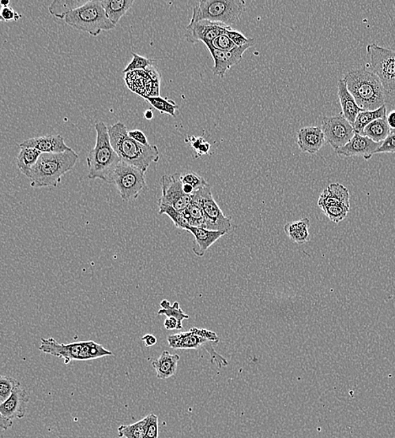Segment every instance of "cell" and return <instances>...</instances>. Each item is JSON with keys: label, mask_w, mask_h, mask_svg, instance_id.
Listing matches in <instances>:
<instances>
[{"label": "cell", "mask_w": 395, "mask_h": 438, "mask_svg": "<svg viewBox=\"0 0 395 438\" xmlns=\"http://www.w3.org/2000/svg\"><path fill=\"white\" fill-rule=\"evenodd\" d=\"M19 386H21L20 382L14 377H0V404L8 399L13 394L14 389Z\"/></svg>", "instance_id": "e575fe53"}, {"label": "cell", "mask_w": 395, "mask_h": 438, "mask_svg": "<svg viewBox=\"0 0 395 438\" xmlns=\"http://www.w3.org/2000/svg\"><path fill=\"white\" fill-rule=\"evenodd\" d=\"M145 72L149 73V76L151 78L153 82H156L158 85L160 84L161 78L160 74L158 73L156 69H153V66L147 67Z\"/></svg>", "instance_id": "bcb514c9"}, {"label": "cell", "mask_w": 395, "mask_h": 438, "mask_svg": "<svg viewBox=\"0 0 395 438\" xmlns=\"http://www.w3.org/2000/svg\"><path fill=\"white\" fill-rule=\"evenodd\" d=\"M343 80L363 111H375L385 106V89L374 73L366 69L352 70Z\"/></svg>", "instance_id": "277c9868"}, {"label": "cell", "mask_w": 395, "mask_h": 438, "mask_svg": "<svg viewBox=\"0 0 395 438\" xmlns=\"http://www.w3.org/2000/svg\"><path fill=\"white\" fill-rule=\"evenodd\" d=\"M382 143H376L370 138L355 133L351 141L344 147L336 151L338 155L345 157H363L365 160H370L375 155Z\"/></svg>", "instance_id": "2e32d148"}, {"label": "cell", "mask_w": 395, "mask_h": 438, "mask_svg": "<svg viewBox=\"0 0 395 438\" xmlns=\"http://www.w3.org/2000/svg\"><path fill=\"white\" fill-rule=\"evenodd\" d=\"M372 73L387 91H395V50L371 43L367 47Z\"/></svg>", "instance_id": "30bf717a"}, {"label": "cell", "mask_w": 395, "mask_h": 438, "mask_svg": "<svg viewBox=\"0 0 395 438\" xmlns=\"http://www.w3.org/2000/svg\"><path fill=\"white\" fill-rule=\"evenodd\" d=\"M318 206L321 209L334 206H350V193L347 187L339 183H332L323 190L318 200Z\"/></svg>", "instance_id": "ffe728a7"}, {"label": "cell", "mask_w": 395, "mask_h": 438, "mask_svg": "<svg viewBox=\"0 0 395 438\" xmlns=\"http://www.w3.org/2000/svg\"><path fill=\"white\" fill-rule=\"evenodd\" d=\"M386 117V105L378 108V110L361 111L360 113L357 115L354 124L352 125L355 133L362 135L364 129H366V127L370 125V123L376 121V120L385 118Z\"/></svg>", "instance_id": "83f0119b"}, {"label": "cell", "mask_w": 395, "mask_h": 438, "mask_svg": "<svg viewBox=\"0 0 395 438\" xmlns=\"http://www.w3.org/2000/svg\"><path fill=\"white\" fill-rule=\"evenodd\" d=\"M231 26L210 21L190 22L187 25L185 39L188 43L202 42L206 47H212V43L217 37L224 35Z\"/></svg>", "instance_id": "5bb4252c"}, {"label": "cell", "mask_w": 395, "mask_h": 438, "mask_svg": "<svg viewBox=\"0 0 395 438\" xmlns=\"http://www.w3.org/2000/svg\"><path fill=\"white\" fill-rule=\"evenodd\" d=\"M78 160V153L73 149L63 153H41L30 173L31 186L33 188L58 186L63 175L73 170Z\"/></svg>", "instance_id": "7a4b0ae2"}, {"label": "cell", "mask_w": 395, "mask_h": 438, "mask_svg": "<svg viewBox=\"0 0 395 438\" xmlns=\"http://www.w3.org/2000/svg\"><path fill=\"white\" fill-rule=\"evenodd\" d=\"M10 3V0H1V1H0V5H1L3 7H9Z\"/></svg>", "instance_id": "816d5d0a"}, {"label": "cell", "mask_w": 395, "mask_h": 438, "mask_svg": "<svg viewBox=\"0 0 395 438\" xmlns=\"http://www.w3.org/2000/svg\"><path fill=\"white\" fill-rule=\"evenodd\" d=\"M66 24L92 36L103 31H110L116 25L109 20L100 0H90L85 6L70 12L65 19Z\"/></svg>", "instance_id": "ba28073f"}, {"label": "cell", "mask_w": 395, "mask_h": 438, "mask_svg": "<svg viewBox=\"0 0 395 438\" xmlns=\"http://www.w3.org/2000/svg\"><path fill=\"white\" fill-rule=\"evenodd\" d=\"M235 47H237L235 44L232 42L231 39H229L226 34H224V35L217 37V39L213 41L212 47L209 48V50H211V48H215V50H217L229 51L234 50Z\"/></svg>", "instance_id": "ab89813d"}, {"label": "cell", "mask_w": 395, "mask_h": 438, "mask_svg": "<svg viewBox=\"0 0 395 438\" xmlns=\"http://www.w3.org/2000/svg\"><path fill=\"white\" fill-rule=\"evenodd\" d=\"M338 97L340 100L342 115L352 125L354 124L357 115L363 110L361 109L354 97L348 91L344 80L338 81Z\"/></svg>", "instance_id": "7402d4cb"}, {"label": "cell", "mask_w": 395, "mask_h": 438, "mask_svg": "<svg viewBox=\"0 0 395 438\" xmlns=\"http://www.w3.org/2000/svg\"><path fill=\"white\" fill-rule=\"evenodd\" d=\"M129 135L131 138H133L134 140L138 142L139 144L145 146L150 145L146 135L140 130L129 131Z\"/></svg>", "instance_id": "ee69618b"}, {"label": "cell", "mask_w": 395, "mask_h": 438, "mask_svg": "<svg viewBox=\"0 0 395 438\" xmlns=\"http://www.w3.org/2000/svg\"><path fill=\"white\" fill-rule=\"evenodd\" d=\"M162 196L158 204L171 206L183 212L193 201V196L184 193L182 174L164 175L160 179Z\"/></svg>", "instance_id": "7c38bea8"}, {"label": "cell", "mask_w": 395, "mask_h": 438, "mask_svg": "<svg viewBox=\"0 0 395 438\" xmlns=\"http://www.w3.org/2000/svg\"><path fill=\"white\" fill-rule=\"evenodd\" d=\"M108 132L112 147L123 162L140 168L146 173L151 163L160 160L157 146H145L134 140L122 122H118L109 127Z\"/></svg>", "instance_id": "6da1fadb"}, {"label": "cell", "mask_w": 395, "mask_h": 438, "mask_svg": "<svg viewBox=\"0 0 395 438\" xmlns=\"http://www.w3.org/2000/svg\"><path fill=\"white\" fill-rule=\"evenodd\" d=\"M86 0H54L49 6V12L58 19H65L72 11L85 6Z\"/></svg>", "instance_id": "4316f807"}, {"label": "cell", "mask_w": 395, "mask_h": 438, "mask_svg": "<svg viewBox=\"0 0 395 438\" xmlns=\"http://www.w3.org/2000/svg\"><path fill=\"white\" fill-rule=\"evenodd\" d=\"M298 143L301 151L315 155L325 143L321 127H306L298 131Z\"/></svg>", "instance_id": "d6986e66"}, {"label": "cell", "mask_w": 395, "mask_h": 438, "mask_svg": "<svg viewBox=\"0 0 395 438\" xmlns=\"http://www.w3.org/2000/svg\"><path fill=\"white\" fill-rule=\"evenodd\" d=\"M41 153L32 148H21L17 157V166L26 177H30L32 168L36 166Z\"/></svg>", "instance_id": "484cf974"}, {"label": "cell", "mask_w": 395, "mask_h": 438, "mask_svg": "<svg viewBox=\"0 0 395 438\" xmlns=\"http://www.w3.org/2000/svg\"><path fill=\"white\" fill-rule=\"evenodd\" d=\"M141 340L145 343L147 347H153L157 344V338L151 334H147L142 337Z\"/></svg>", "instance_id": "c3c4849f"}, {"label": "cell", "mask_w": 395, "mask_h": 438, "mask_svg": "<svg viewBox=\"0 0 395 438\" xmlns=\"http://www.w3.org/2000/svg\"><path fill=\"white\" fill-rule=\"evenodd\" d=\"M187 231L194 236L195 243L193 252L195 256L199 257L204 256L205 253L208 252V250L214 243H216L218 239L227 234L226 232L210 230L208 228L195 227H190Z\"/></svg>", "instance_id": "44dd1931"}, {"label": "cell", "mask_w": 395, "mask_h": 438, "mask_svg": "<svg viewBox=\"0 0 395 438\" xmlns=\"http://www.w3.org/2000/svg\"><path fill=\"white\" fill-rule=\"evenodd\" d=\"M182 182L183 184L193 186L195 192L201 189L202 187L209 185L204 178L195 173V172H187V173L182 174Z\"/></svg>", "instance_id": "f35d334b"}, {"label": "cell", "mask_w": 395, "mask_h": 438, "mask_svg": "<svg viewBox=\"0 0 395 438\" xmlns=\"http://www.w3.org/2000/svg\"><path fill=\"white\" fill-rule=\"evenodd\" d=\"M160 305L161 309L158 311V316L175 318V319L178 320L182 327H183V320H188L190 318L188 314L184 313L178 302H175L174 305H171L169 301L167 300V299H164V300L160 302Z\"/></svg>", "instance_id": "4dcf8cb0"}, {"label": "cell", "mask_w": 395, "mask_h": 438, "mask_svg": "<svg viewBox=\"0 0 395 438\" xmlns=\"http://www.w3.org/2000/svg\"><path fill=\"white\" fill-rule=\"evenodd\" d=\"M158 206H159L160 215H167L169 218L172 220V222L174 223L175 226L179 228V230L187 231L188 228L191 227L189 222H188L183 212L176 211L175 208H173L169 205L158 204Z\"/></svg>", "instance_id": "1f68e13d"}, {"label": "cell", "mask_w": 395, "mask_h": 438, "mask_svg": "<svg viewBox=\"0 0 395 438\" xmlns=\"http://www.w3.org/2000/svg\"><path fill=\"white\" fill-rule=\"evenodd\" d=\"M391 133H395V131H391Z\"/></svg>", "instance_id": "f5cc1de1"}, {"label": "cell", "mask_w": 395, "mask_h": 438, "mask_svg": "<svg viewBox=\"0 0 395 438\" xmlns=\"http://www.w3.org/2000/svg\"><path fill=\"white\" fill-rule=\"evenodd\" d=\"M191 227L206 228L205 217L202 208L198 201L193 198V201L183 212Z\"/></svg>", "instance_id": "f546056e"}, {"label": "cell", "mask_w": 395, "mask_h": 438, "mask_svg": "<svg viewBox=\"0 0 395 438\" xmlns=\"http://www.w3.org/2000/svg\"><path fill=\"white\" fill-rule=\"evenodd\" d=\"M133 59L130 62L129 65L126 67V69L123 70L124 74L134 72L136 70H145L147 67L152 66L153 59L147 58L142 57V56L134 54L133 52Z\"/></svg>", "instance_id": "74e56055"}, {"label": "cell", "mask_w": 395, "mask_h": 438, "mask_svg": "<svg viewBox=\"0 0 395 438\" xmlns=\"http://www.w3.org/2000/svg\"><path fill=\"white\" fill-rule=\"evenodd\" d=\"M144 435L142 438H159V417L156 414L150 413L144 418Z\"/></svg>", "instance_id": "d590c367"}, {"label": "cell", "mask_w": 395, "mask_h": 438, "mask_svg": "<svg viewBox=\"0 0 395 438\" xmlns=\"http://www.w3.org/2000/svg\"><path fill=\"white\" fill-rule=\"evenodd\" d=\"M226 35L231 39L232 42L235 44L236 47H244L247 44L254 43V39H247V37L244 36L242 32L235 31V30H233L232 28L228 29V31L226 32Z\"/></svg>", "instance_id": "60d3db41"}, {"label": "cell", "mask_w": 395, "mask_h": 438, "mask_svg": "<svg viewBox=\"0 0 395 438\" xmlns=\"http://www.w3.org/2000/svg\"><path fill=\"white\" fill-rule=\"evenodd\" d=\"M145 175L140 168L121 161L112 175L111 184L116 186L124 201L136 200L147 187Z\"/></svg>", "instance_id": "9c48e42d"}, {"label": "cell", "mask_w": 395, "mask_h": 438, "mask_svg": "<svg viewBox=\"0 0 395 438\" xmlns=\"http://www.w3.org/2000/svg\"><path fill=\"white\" fill-rule=\"evenodd\" d=\"M100 2L109 20L116 25L133 6L134 0H100Z\"/></svg>", "instance_id": "cb8c5ba5"}, {"label": "cell", "mask_w": 395, "mask_h": 438, "mask_svg": "<svg viewBox=\"0 0 395 438\" xmlns=\"http://www.w3.org/2000/svg\"><path fill=\"white\" fill-rule=\"evenodd\" d=\"M145 99L161 114H168L173 118L175 117V111L178 110L179 107L174 101L162 98L160 96L147 97Z\"/></svg>", "instance_id": "d6a6232c"}, {"label": "cell", "mask_w": 395, "mask_h": 438, "mask_svg": "<svg viewBox=\"0 0 395 438\" xmlns=\"http://www.w3.org/2000/svg\"><path fill=\"white\" fill-rule=\"evenodd\" d=\"M96 146L86 156L88 166V178L103 179L111 184L112 175L121 159L111 144L108 127L103 122H96Z\"/></svg>", "instance_id": "3957f363"}, {"label": "cell", "mask_w": 395, "mask_h": 438, "mask_svg": "<svg viewBox=\"0 0 395 438\" xmlns=\"http://www.w3.org/2000/svg\"><path fill=\"white\" fill-rule=\"evenodd\" d=\"M254 43L246 45L244 47H237L234 50L229 51H222L211 48L210 54L214 61L213 72L215 76L224 78L226 73L231 69L233 66L239 65L243 58V54L250 47L253 46Z\"/></svg>", "instance_id": "9a60e30c"}, {"label": "cell", "mask_w": 395, "mask_h": 438, "mask_svg": "<svg viewBox=\"0 0 395 438\" xmlns=\"http://www.w3.org/2000/svg\"><path fill=\"white\" fill-rule=\"evenodd\" d=\"M244 10V0H202L194 7L191 22L210 21L231 26L240 20Z\"/></svg>", "instance_id": "52a82bcc"}, {"label": "cell", "mask_w": 395, "mask_h": 438, "mask_svg": "<svg viewBox=\"0 0 395 438\" xmlns=\"http://www.w3.org/2000/svg\"><path fill=\"white\" fill-rule=\"evenodd\" d=\"M43 353L62 358L65 364L73 361H90L113 355L111 351L92 340L73 343H59L54 338H41L39 347Z\"/></svg>", "instance_id": "5b68a950"}, {"label": "cell", "mask_w": 395, "mask_h": 438, "mask_svg": "<svg viewBox=\"0 0 395 438\" xmlns=\"http://www.w3.org/2000/svg\"><path fill=\"white\" fill-rule=\"evenodd\" d=\"M13 426V420L12 419H10L8 417H3V415H0V428L3 430H9Z\"/></svg>", "instance_id": "7dc6e473"}, {"label": "cell", "mask_w": 395, "mask_h": 438, "mask_svg": "<svg viewBox=\"0 0 395 438\" xmlns=\"http://www.w3.org/2000/svg\"><path fill=\"white\" fill-rule=\"evenodd\" d=\"M387 122L391 131H395V110L390 111L387 114Z\"/></svg>", "instance_id": "681fc988"}, {"label": "cell", "mask_w": 395, "mask_h": 438, "mask_svg": "<svg viewBox=\"0 0 395 438\" xmlns=\"http://www.w3.org/2000/svg\"><path fill=\"white\" fill-rule=\"evenodd\" d=\"M180 358L178 354H171L168 351H164L159 358L153 360L152 366L156 370L158 379L168 380L175 375Z\"/></svg>", "instance_id": "603a6c76"}, {"label": "cell", "mask_w": 395, "mask_h": 438, "mask_svg": "<svg viewBox=\"0 0 395 438\" xmlns=\"http://www.w3.org/2000/svg\"><path fill=\"white\" fill-rule=\"evenodd\" d=\"M21 148H32L41 153H63L71 151L66 145L62 135H47V136L29 138L22 142Z\"/></svg>", "instance_id": "ac0fdd59"}, {"label": "cell", "mask_w": 395, "mask_h": 438, "mask_svg": "<svg viewBox=\"0 0 395 438\" xmlns=\"http://www.w3.org/2000/svg\"><path fill=\"white\" fill-rule=\"evenodd\" d=\"M22 17L21 14H18L10 6L3 7L1 10V14H0V19L3 21H17Z\"/></svg>", "instance_id": "7bdbcfd3"}, {"label": "cell", "mask_w": 395, "mask_h": 438, "mask_svg": "<svg viewBox=\"0 0 395 438\" xmlns=\"http://www.w3.org/2000/svg\"><path fill=\"white\" fill-rule=\"evenodd\" d=\"M193 199L200 204L204 213L206 228L210 230L228 233L232 228L231 219L226 216L217 201L214 200L212 190L209 184L202 187L193 194Z\"/></svg>", "instance_id": "8fae6325"}, {"label": "cell", "mask_w": 395, "mask_h": 438, "mask_svg": "<svg viewBox=\"0 0 395 438\" xmlns=\"http://www.w3.org/2000/svg\"><path fill=\"white\" fill-rule=\"evenodd\" d=\"M395 153V133H390L386 140L383 142L381 146L376 151L375 155L378 153Z\"/></svg>", "instance_id": "b9f144b4"}, {"label": "cell", "mask_w": 395, "mask_h": 438, "mask_svg": "<svg viewBox=\"0 0 395 438\" xmlns=\"http://www.w3.org/2000/svg\"><path fill=\"white\" fill-rule=\"evenodd\" d=\"M310 226V221L306 218L295 221V222L286 223L284 231L292 241L298 243V244H304V243L310 241V230H308Z\"/></svg>", "instance_id": "d4e9b609"}, {"label": "cell", "mask_w": 395, "mask_h": 438, "mask_svg": "<svg viewBox=\"0 0 395 438\" xmlns=\"http://www.w3.org/2000/svg\"><path fill=\"white\" fill-rule=\"evenodd\" d=\"M220 340L215 332L195 327L191 328L189 331L169 336L167 338L169 346L172 349L198 350L203 348L209 354L211 362L218 369H223L228 366V362L214 348Z\"/></svg>", "instance_id": "8992f818"}, {"label": "cell", "mask_w": 395, "mask_h": 438, "mask_svg": "<svg viewBox=\"0 0 395 438\" xmlns=\"http://www.w3.org/2000/svg\"><path fill=\"white\" fill-rule=\"evenodd\" d=\"M321 210L331 222L339 223L347 218L350 208L345 206H334V207L323 208Z\"/></svg>", "instance_id": "8d00e7d4"}, {"label": "cell", "mask_w": 395, "mask_h": 438, "mask_svg": "<svg viewBox=\"0 0 395 438\" xmlns=\"http://www.w3.org/2000/svg\"><path fill=\"white\" fill-rule=\"evenodd\" d=\"M321 129L325 135L326 143L336 151L348 144L355 135L353 126L342 113L333 117L323 118Z\"/></svg>", "instance_id": "4fadbf2b"}, {"label": "cell", "mask_w": 395, "mask_h": 438, "mask_svg": "<svg viewBox=\"0 0 395 438\" xmlns=\"http://www.w3.org/2000/svg\"><path fill=\"white\" fill-rule=\"evenodd\" d=\"M144 426V418L134 424L120 426L118 429V435L120 437L125 438H142Z\"/></svg>", "instance_id": "836d02e7"}, {"label": "cell", "mask_w": 395, "mask_h": 438, "mask_svg": "<svg viewBox=\"0 0 395 438\" xmlns=\"http://www.w3.org/2000/svg\"><path fill=\"white\" fill-rule=\"evenodd\" d=\"M391 133L389 125H387V119L381 118L376 120V121L370 123L366 127L362 135L370 138L376 143H383Z\"/></svg>", "instance_id": "f1b7e54d"}, {"label": "cell", "mask_w": 395, "mask_h": 438, "mask_svg": "<svg viewBox=\"0 0 395 438\" xmlns=\"http://www.w3.org/2000/svg\"><path fill=\"white\" fill-rule=\"evenodd\" d=\"M145 118L147 120H152L153 118V112L151 110H147L145 112Z\"/></svg>", "instance_id": "f907efd6"}, {"label": "cell", "mask_w": 395, "mask_h": 438, "mask_svg": "<svg viewBox=\"0 0 395 438\" xmlns=\"http://www.w3.org/2000/svg\"><path fill=\"white\" fill-rule=\"evenodd\" d=\"M164 328L167 329V331H173V329L182 331V329H183V327H180L178 320L172 317L167 318L164 320Z\"/></svg>", "instance_id": "f6af8a7d"}, {"label": "cell", "mask_w": 395, "mask_h": 438, "mask_svg": "<svg viewBox=\"0 0 395 438\" xmlns=\"http://www.w3.org/2000/svg\"><path fill=\"white\" fill-rule=\"evenodd\" d=\"M30 395L21 386L14 389L13 394L5 402L0 404V415L10 419H22L26 414Z\"/></svg>", "instance_id": "e0dca14e"}]
</instances>
